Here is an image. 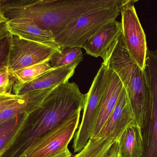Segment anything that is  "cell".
Listing matches in <instances>:
<instances>
[{"label":"cell","instance_id":"1","mask_svg":"<svg viewBox=\"0 0 157 157\" xmlns=\"http://www.w3.org/2000/svg\"><path fill=\"white\" fill-rule=\"evenodd\" d=\"M86 94L75 82L57 86L28 115L20 132L2 157H19L44 135L84 108Z\"/></svg>","mask_w":157,"mask_h":157},{"label":"cell","instance_id":"7","mask_svg":"<svg viewBox=\"0 0 157 157\" xmlns=\"http://www.w3.org/2000/svg\"><path fill=\"white\" fill-rule=\"evenodd\" d=\"M136 2L123 0L121 10L122 35L132 59L144 70L148 48L146 37L135 7Z\"/></svg>","mask_w":157,"mask_h":157},{"label":"cell","instance_id":"27","mask_svg":"<svg viewBox=\"0 0 157 157\" xmlns=\"http://www.w3.org/2000/svg\"><path fill=\"white\" fill-rule=\"evenodd\" d=\"M7 22V20L2 15V14L0 13V25L3 24V23H6Z\"/></svg>","mask_w":157,"mask_h":157},{"label":"cell","instance_id":"17","mask_svg":"<svg viewBox=\"0 0 157 157\" xmlns=\"http://www.w3.org/2000/svg\"><path fill=\"white\" fill-rule=\"evenodd\" d=\"M83 52L79 47L62 48L54 53L49 60L53 69L70 65L74 63H80L83 60Z\"/></svg>","mask_w":157,"mask_h":157},{"label":"cell","instance_id":"13","mask_svg":"<svg viewBox=\"0 0 157 157\" xmlns=\"http://www.w3.org/2000/svg\"><path fill=\"white\" fill-rule=\"evenodd\" d=\"M122 34L121 22L116 20L104 26L88 40L81 48L89 55L103 59L110 47Z\"/></svg>","mask_w":157,"mask_h":157},{"label":"cell","instance_id":"14","mask_svg":"<svg viewBox=\"0 0 157 157\" xmlns=\"http://www.w3.org/2000/svg\"><path fill=\"white\" fill-rule=\"evenodd\" d=\"M7 30L11 34L31 41L51 46L60 51L61 48L55 41L53 33L44 30L29 22L10 20L6 23Z\"/></svg>","mask_w":157,"mask_h":157},{"label":"cell","instance_id":"26","mask_svg":"<svg viewBox=\"0 0 157 157\" xmlns=\"http://www.w3.org/2000/svg\"><path fill=\"white\" fill-rule=\"evenodd\" d=\"M8 32L6 28V23L0 25V37L5 35Z\"/></svg>","mask_w":157,"mask_h":157},{"label":"cell","instance_id":"4","mask_svg":"<svg viewBox=\"0 0 157 157\" xmlns=\"http://www.w3.org/2000/svg\"><path fill=\"white\" fill-rule=\"evenodd\" d=\"M135 121L126 90L123 88L113 111L94 138L74 157H103L125 129Z\"/></svg>","mask_w":157,"mask_h":157},{"label":"cell","instance_id":"11","mask_svg":"<svg viewBox=\"0 0 157 157\" xmlns=\"http://www.w3.org/2000/svg\"><path fill=\"white\" fill-rule=\"evenodd\" d=\"M78 64V63H74L67 66L52 69L30 82L25 84L17 83L14 86V94L21 96L31 91L48 89L57 86L69 81L73 76Z\"/></svg>","mask_w":157,"mask_h":157},{"label":"cell","instance_id":"18","mask_svg":"<svg viewBox=\"0 0 157 157\" xmlns=\"http://www.w3.org/2000/svg\"><path fill=\"white\" fill-rule=\"evenodd\" d=\"M49 61L17 70L12 73L11 76L16 78L18 83L20 84L30 82L42 74L53 69Z\"/></svg>","mask_w":157,"mask_h":157},{"label":"cell","instance_id":"16","mask_svg":"<svg viewBox=\"0 0 157 157\" xmlns=\"http://www.w3.org/2000/svg\"><path fill=\"white\" fill-rule=\"evenodd\" d=\"M121 157H142L144 146L141 128L136 122L131 124L118 140Z\"/></svg>","mask_w":157,"mask_h":157},{"label":"cell","instance_id":"9","mask_svg":"<svg viewBox=\"0 0 157 157\" xmlns=\"http://www.w3.org/2000/svg\"><path fill=\"white\" fill-rule=\"evenodd\" d=\"M80 112L44 135L19 157H52L64 151L78 128Z\"/></svg>","mask_w":157,"mask_h":157},{"label":"cell","instance_id":"3","mask_svg":"<svg viewBox=\"0 0 157 157\" xmlns=\"http://www.w3.org/2000/svg\"><path fill=\"white\" fill-rule=\"evenodd\" d=\"M103 62L120 77L126 90L136 124L141 129L147 122L150 92L147 78L127 50L122 35L110 47Z\"/></svg>","mask_w":157,"mask_h":157},{"label":"cell","instance_id":"10","mask_svg":"<svg viewBox=\"0 0 157 157\" xmlns=\"http://www.w3.org/2000/svg\"><path fill=\"white\" fill-rule=\"evenodd\" d=\"M11 34L8 68L10 74L49 61L59 50Z\"/></svg>","mask_w":157,"mask_h":157},{"label":"cell","instance_id":"24","mask_svg":"<svg viewBox=\"0 0 157 157\" xmlns=\"http://www.w3.org/2000/svg\"><path fill=\"white\" fill-rule=\"evenodd\" d=\"M103 157H121L119 153L118 141L114 143Z\"/></svg>","mask_w":157,"mask_h":157},{"label":"cell","instance_id":"6","mask_svg":"<svg viewBox=\"0 0 157 157\" xmlns=\"http://www.w3.org/2000/svg\"><path fill=\"white\" fill-rule=\"evenodd\" d=\"M109 69L102 62L88 92L86 94L82 121L74 141L75 153L80 152L90 138L101 100L107 87Z\"/></svg>","mask_w":157,"mask_h":157},{"label":"cell","instance_id":"22","mask_svg":"<svg viewBox=\"0 0 157 157\" xmlns=\"http://www.w3.org/2000/svg\"><path fill=\"white\" fill-rule=\"evenodd\" d=\"M11 74L8 66L0 70V95L8 93L10 83Z\"/></svg>","mask_w":157,"mask_h":157},{"label":"cell","instance_id":"8","mask_svg":"<svg viewBox=\"0 0 157 157\" xmlns=\"http://www.w3.org/2000/svg\"><path fill=\"white\" fill-rule=\"evenodd\" d=\"M144 72L150 92L147 122L141 129L144 153L142 157H157V53L147 50Z\"/></svg>","mask_w":157,"mask_h":157},{"label":"cell","instance_id":"23","mask_svg":"<svg viewBox=\"0 0 157 157\" xmlns=\"http://www.w3.org/2000/svg\"><path fill=\"white\" fill-rule=\"evenodd\" d=\"M28 113H21L17 115L16 117L9 120L0 126V137L6 132L7 131L12 129L17 125L23 118Z\"/></svg>","mask_w":157,"mask_h":157},{"label":"cell","instance_id":"20","mask_svg":"<svg viewBox=\"0 0 157 157\" xmlns=\"http://www.w3.org/2000/svg\"><path fill=\"white\" fill-rule=\"evenodd\" d=\"M11 43V34L8 31L0 37V70L8 66Z\"/></svg>","mask_w":157,"mask_h":157},{"label":"cell","instance_id":"25","mask_svg":"<svg viewBox=\"0 0 157 157\" xmlns=\"http://www.w3.org/2000/svg\"><path fill=\"white\" fill-rule=\"evenodd\" d=\"M52 157H73V156L68 147L62 153Z\"/></svg>","mask_w":157,"mask_h":157},{"label":"cell","instance_id":"12","mask_svg":"<svg viewBox=\"0 0 157 157\" xmlns=\"http://www.w3.org/2000/svg\"><path fill=\"white\" fill-rule=\"evenodd\" d=\"M123 88V85L118 75L109 69L107 87L101 100L90 138L97 135L107 121L116 106Z\"/></svg>","mask_w":157,"mask_h":157},{"label":"cell","instance_id":"19","mask_svg":"<svg viewBox=\"0 0 157 157\" xmlns=\"http://www.w3.org/2000/svg\"><path fill=\"white\" fill-rule=\"evenodd\" d=\"M28 115H25L16 126L0 137V157L2 156L7 151L20 132Z\"/></svg>","mask_w":157,"mask_h":157},{"label":"cell","instance_id":"15","mask_svg":"<svg viewBox=\"0 0 157 157\" xmlns=\"http://www.w3.org/2000/svg\"><path fill=\"white\" fill-rule=\"evenodd\" d=\"M28 92L14 104L0 112V126L17 115L30 113L43 102L55 88Z\"/></svg>","mask_w":157,"mask_h":157},{"label":"cell","instance_id":"5","mask_svg":"<svg viewBox=\"0 0 157 157\" xmlns=\"http://www.w3.org/2000/svg\"><path fill=\"white\" fill-rule=\"evenodd\" d=\"M123 0L117 4L99 8L81 15L66 26L55 37L56 43L62 48L82 46L108 23L116 20L121 13Z\"/></svg>","mask_w":157,"mask_h":157},{"label":"cell","instance_id":"21","mask_svg":"<svg viewBox=\"0 0 157 157\" xmlns=\"http://www.w3.org/2000/svg\"><path fill=\"white\" fill-rule=\"evenodd\" d=\"M10 92L0 95V112L14 104L22 97Z\"/></svg>","mask_w":157,"mask_h":157},{"label":"cell","instance_id":"2","mask_svg":"<svg viewBox=\"0 0 157 157\" xmlns=\"http://www.w3.org/2000/svg\"><path fill=\"white\" fill-rule=\"evenodd\" d=\"M121 0H0V13L7 21L29 22L54 37L74 19L99 8L111 7Z\"/></svg>","mask_w":157,"mask_h":157}]
</instances>
